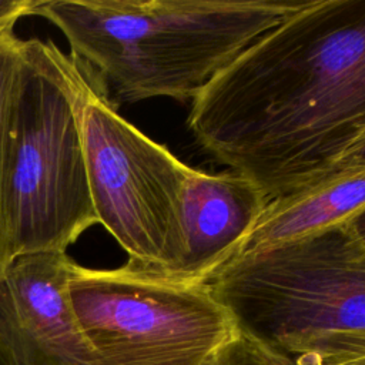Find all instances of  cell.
<instances>
[{"instance_id":"cell-1","label":"cell","mask_w":365,"mask_h":365,"mask_svg":"<svg viewBox=\"0 0 365 365\" xmlns=\"http://www.w3.org/2000/svg\"><path fill=\"white\" fill-rule=\"evenodd\" d=\"M187 124L269 200L319 181L365 135V0H308L207 84Z\"/></svg>"},{"instance_id":"cell-2","label":"cell","mask_w":365,"mask_h":365,"mask_svg":"<svg viewBox=\"0 0 365 365\" xmlns=\"http://www.w3.org/2000/svg\"><path fill=\"white\" fill-rule=\"evenodd\" d=\"M301 0H46L71 56L118 108L153 97L194 100Z\"/></svg>"},{"instance_id":"cell-3","label":"cell","mask_w":365,"mask_h":365,"mask_svg":"<svg viewBox=\"0 0 365 365\" xmlns=\"http://www.w3.org/2000/svg\"><path fill=\"white\" fill-rule=\"evenodd\" d=\"M208 285L240 329L298 365L365 355V245L345 222L237 257Z\"/></svg>"},{"instance_id":"cell-4","label":"cell","mask_w":365,"mask_h":365,"mask_svg":"<svg viewBox=\"0 0 365 365\" xmlns=\"http://www.w3.org/2000/svg\"><path fill=\"white\" fill-rule=\"evenodd\" d=\"M84 67L51 40H24L10 168L13 257L66 252L98 222L81 133Z\"/></svg>"},{"instance_id":"cell-5","label":"cell","mask_w":365,"mask_h":365,"mask_svg":"<svg viewBox=\"0 0 365 365\" xmlns=\"http://www.w3.org/2000/svg\"><path fill=\"white\" fill-rule=\"evenodd\" d=\"M68 295L98 365H210L238 328L208 282L130 259L114 269L73 261Z\"/></svg>"},{"instance_id":"cell-6","label":"cell","mask_w":365,"mask_h":365,"mask_svg":"<svg viewBox=\"0 0 365 365\" xmlns=\"http://www.w3.org/2000/svg\"><path fill=\"white\" fill-rule=\"evenodd\" d=\"M81 133L98 222L130 261L174 277L184 255L182 194L191 167L124 120L87 71Z\"/></svg>"},{"instance_id":"cell-7","label":"cell","mask_w":365,"mask_h":365,"mask_svg":"<svg viewBox=\"0 0 365 365\" xmlns=\"http://www.w3.org/2000/svg\"><path fill=\"white\" fill-rule=\"evenodd\" d=\"M66 252L16 255L0 275V365H98L68 295Z\"/></svg>"},{"instance_id":"cell-8","label":"cell","mask_w":365,"mask_h":365,"mask_svg":"<svg viewBox=\"0 0 365 365\" xmlns=\"http://www.w3.org/2000/svg\"><path fill=\"white\" fill-rule=\"evenodd\" d=\"M269 198L250 178L191 168L182 194L184 255L174 278L208 282L238 252Z\"/></svg>"},{"instance_id":"cell-9","label":"cell","mask_w":365,"mask_h":365,"mask_svg":"<svg viewBox=\"0 0 365 365\" xmlns=\"http://www.w3.org/2000/svg\"><path fill=\"white\" fill-rule=\"evenodd\" d=\"M364 207L365 168L331 171L311 185L269 200L234 258L346 222Z\"/></svg>"},{"instance_id":"cell-10","label":"cell","mask_w":365,"mask_h":365,"mask_svg":"<svg viewBox=\"0 0 365 365\" xmlns=\"http://www.w3.org/2000/svg\"><path fill=\"white\" fill-rule=\"evenodd\" d=\"M13 27L0 29V275L14 258L10 238V168L24 66V40L14 34Z\"/></svg>"},{"instance_id":"cell-11","label":"cell","mask_w":365,"mask_h":365,"mask_svg":"<svg viewBox=\"0 0 365 365\" xmlns=\"http://www.w3.org/2000/svg\"><path fill=\"white\" fill-rule=\"evenodd\" d=\"M210 365H298L292 358L237 328Z\"/></svg>"},{"instance_id":"cell-12","label":"cell","mask_w":365,"mask_h":365,"mask_svg":"<svg viewBox=\"0 0 365 365\" xmlns=\"http://www.w3.org/2000/svg\"><path fill=\"white\" fill-rule=\"evenodd\" d=\"M36 0H0V29L14 26L23 17L30 16Z\"/></svg>"},{"instance_id":"cell-13","label":"cell","mask_w":365,"mask_h":365,"mask_svg":"<svg viewBox=\"0 0 365 365\" xmlns=\"http://www.w3.org/2000/svg\"><path fill=\"white\" fill-rule=\"evenodd\" d=\"M355 168H365V135L339 158V161L334 165L331 171H344Z\"/></svg>"},{"instance_id":"cell-14","label":"cell","mask_w":365,"mask_h":365,"mask_svg":"<svg viewBox=\"0 0 365 365\" xmlns=\"http://www.w3.org/2000/svg\"><path fill=\"white\" fill-rule=\"evenodd\" d=\"M346 228L351 231V234L365 245V207L361 208L356 214H354L346 222Z\"/></svg>"},{"instance_id":"cell-15","label":"cell","mask_w":365,"mask_h":365,"mask_svg":"<svg viewBox=\"0 0 365 365\" xmlns=\"http://www.w3.org/2000/svg\"><path fill=\"white\" fill-rule=\"evenodd\" d=\"M336 365H365V355H364V356H359V358H352V359L339 362V364H336Z\"/></svg>"}]
</instances>
